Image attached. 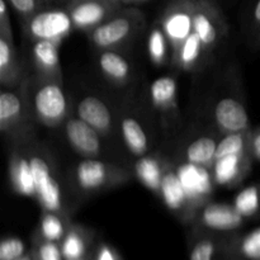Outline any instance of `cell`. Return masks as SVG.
Instances as JSON below:
<instances>
[{
	"label": "cell",
	"mask_w": 260,
	"mask_h": 260,
	"mask_svg": "<svg viewBox=\"0 0 260 260\" xmlns=\"http://www.w3.org/2000/svg\"><path fill=\"white\" fill-rule=\"evenodd\" d=\"M7 2L22 22L40 10L51 7L53 0H7Z\"/></svg>",
	"instance_id": "32"
},
{
	"label": "cell",
	"mask_w": 260,
	"mask_h": 260,
	"mask_svg": "<svg viewBox=\"0 0 260 260\" xmlns=\"http://www.w3.org/2000/svg\"><path fill=\"white\" fill-rule=\"evenodd\" d=\"M193 32L200 37L208 55L220 46L229 33V25L216 0H197Z\"/></svg>",
	"instance_id": "7"
},
{
	"label": "cell",
	"mask_w": 260,
	"mask_h": 260,
	"mask_svg": "<svg viewBox=\"0 0 260 260\" xmlns=\"http://www.w3.org/2000/svg\"><path fill=\"white\" fill-rule=\"evenodd\" d=\"M113 2H116V3H119V0H113ZM119 4H121V3H119Z\"/></svg>",
	"instance_id": "42"
},
{
	"label": "cell",
	"mask_w": 260,
	"mask_h": 260,
	"mask_svg": "<svg viewBox=\"0 0 260 260\" xmlns=\"http://www.w3.org/2000/svg\"><path fill=\"white\" fill-rule=\"evenodd\" d=\"M145 14L135 7H122L95 29L86 33L96 51L124 50L145 28Z\"/></svg>",
	"instance_id": "4"
},
{
	"label": "cell",
	"mask_w": 260,
	"mask_h": 260,
	"mask_svg": "<svg viewBox=\"0 0 260 260\" xmlns=\"http://www.w3.org/2000/svg\"><path fill=\"white\" fill-rule=\"evenodd\" d=\"M63 135L69 146L74 152L81 157H99L103 152V141L93 127L79 118L75 113H71L65 121Z\"/></svg>",
	"instance_id": "13"
},
{
	"label": "cell",
	"mask_w": 260,
	"mask_h": 260,
	"mask_svg": "<svg viewBox=\"0 0 260 260\" xmlns=\"http://www.w3.org/2000/svg\"><path fill=\"white\" fill-rule=\"evenodd\" d=\"M253 129V128H251ZM251 129L235 134H226L218 140L216 159L236 154H250V134Z\"/></svg>",
	"instance_id": "29"
},
{
	"label": "cell",
	"mask_w": 260,
	"mask_h": 260,
	"mask_svg": "<svg viewBox=\"0 0 260 260\" xmlns=\"http://www.w3.org/2000/svg\"><path fill=\"white\" fill-rule=\"evenodd\" d=\"M25 79L23 65L18 57L14 37L0 35V84L2 88H15Z\"/></svg>",
	"instance_id": "21"
},
{
	"label": "cell",
	"mask_w": 260,
	"mask_h": 260,
	"mask_svg": "<svg viewBox=\"0 0 260 260\" xmlns=\"http://www.w3.org/2000/svg\"><path fill=\"white\" fill-rule=\"evenodd\" d=\"M63 7L70 15L75 30L86 35L106 22L123 5L113 0H66Z\"/></svg>",
	"instance_id": "10"
},
{
	"label": "cell",
	"mask_w": 260,
	"mask_h": 260,
	"mask_svg": "<svg viewBox=\"0 0 260 260\" xmlns=\"http://www.w3.org/2000/svg\"><path fill=\"white\" fill-rule=\"evenodd\" d=\"M36 122L25 93L24 80L15 88H3L0 94V131L12 147L37 141Z\"/></svg>",
	"instance_id": "3"
},
{
	"label": "cell",
	"mask_w": 260,
	"mask_h": 260,
	"mask_svg": "<svg viewBox=\"0 0 260 260\" xmlns=\"http://www.w3.org/2000/svg\"><path fill=\"white\" fill-rule=\"evenodd\" d=\"M250 155L254 161H260V127L251 129Z\"/></svg>",
	"instance_id": "36"
},
{
	"label": "cell",
	"mask_w": 260,
	"mask_h": 260,
	"mask_svg": "<svg viewBox=\"0 0 260 260\" xmlns=\"http://www.w3.org/2000/svg\"><path fill=\"white\" fill-rule=\"evenodd\" d=\"M208 56L202 41L192 32L173 55L172 66L185 73H198L205 68Z\"/></svg>",
	"instance_id": "22"
},
{
	"label": "cell",
	"mask_w": 260,
	"mask_h": 260,
	"mask_svg": "<svg viewBox=\"0 0 260 260\" xmlns=\"http://www.w3.org/2000/svg\"><path fill=\"white\" fill-rule=\"evenodd\" d=\"M93 255H94V250L91 251V253L89 254V255L84 256V258H80V259H73V260H93Z\"/></svg>",
	"instance_id": "40"
},
{
	"label": "cell",
	"mask_w": 260,
	"mask_h": 260,
	"mask_svg": "<svg viewBox=\"0 0 260 260\" xmlns=\"http://www.w3.org/2000/svg\"><path fill=\"white\" fill-rule=\"evenodd\" d=\"M236 210L245 218L255 217L260 213V184H254L241 190L234 202Z\"/></svg>",
	"instance_id": "30"
},
{
	"label": "cell",
	"mask_w": 260,
	"mask_h": 260,
	"mask_svg": "<svg viewBox=\"0 0 260 260\" xmlns=\"http://www.w3.org/2000/svg\"><path fill=\"white\" fill-rule=\"evenodd\" d=\"M147 2H150V0H119L121 5H123V7H134V5L144 4Z\"/></svg>",
	"instance_id": "38"
},
{
	"label": "cell",
	"mask_w": 260,
	"mask_h": 260,
	"mask_svg": "<svg viewBox=\"0 0 260 260\" xmlns=\"http://www.w3.org/2000/svg\"><path fill=\"white\" fill-rule=\"evenodd\" d=\"M24 86L30 111L37 124L47 128H57L73 113L63 89V81L33 74L25 76Z\"/></svg>",
	"instance_id": "2"
},
{
	"label": "cell",
	"mask_w": 260,
	"mask_h": 260,
	"mask_svg": "<svg viewBox=\"0 0 260 260\" xmlns=\"http://www.w3.org/2000/svg\"><path fill=\"white\" fill-rule=\"evenodd\" d=\"M93 260H121V256L111 245L101 243L94 248Z\"/></svg>",
	"instance_id": "35"
},
{
	"label": "cell",
	"mask_w": 260,
	"mask_h": 260,
	"mask_svg": "<svg viewBox=\"0 0 260 260\" xmlns=\"http://www.w3.org/2000/svg\"><path fill=\"white\" fill-rule=\"evenodd\" d=\"M217 136L215 134H201L188 140L182 155L189 164L198 168L211 169L216 160V151L218 145Z\"/></svg>",
	"instance_id": "23"
},
{
	"label": "cell",
	"mask_w": 260,
	"mask_h": 260,
	"mask_svg": "<svg viewBox=\"0 0 260 260\" xmlns=\"http://www.w3.org/2000/svg\"><path fill=\"white\" fill-rule=\"evenodd\" d=\"M253 162L254 159L249 152L218 157L213 162V167L211 168L213 180L216 184L221 187H236L250 173Z\"/></svg>",
	"instance_id": "18"
},
{
	"label": "cell",
	"mask_w": 260,
	"mask_h": 260,
	"mask_svg": "<svg viewBox=\"0 0 260 260\" xmlns=\"http://www.w3.org/2000/svg\"><path fill=\"white\" fill-rule=\"evenodd\" d=\"M149 99L165 126H174L179 121L178 84L174 76L162 75L155 79L149 86Z\"/></svg>",
	"instance_id": "12"
},
{
	"label": "cell",
	"mask_w": 260,
	"mask_h": 260,
	"mask_svg": "<svg viewBox=\"0 0 260 260\" xmlns=\"http://www.w3.org/2000/svg\"><path fill=\"white\" fill-rule=\"evenodd\" d=\"M117 129L124 146L136 157L149 155L152 149V140L146 124L131 109H124L117 117Z\"/></svg>",
	"instance_id": "14"
},
{
	"label": "cell",
	"mask_w": 260,
	"mask_h": 260,
	"mask_svg": "<svg viewBox=\"0 0 260 260\" xmlns=\"http://www.w3.org/2000/svg\"><path fill=\"white\" fill-rule=\"evenodd\" d=\"M9 8L7 0H0V35L13 36Z\"/></svg>",
	"instance_id": "34"
},
{
	"label": "cell",
	"mask_w": 260,
	"mask_h": 260,
	"mask_svg": "<svg viewBox=\"0 0 260 260\" xmlns=\"http://www.w3.org/2000/svg\"><path fill=\"white\" fill-rule=\"evenodd\" d=\"M229 236L192 228L188 236V259L230 260L228 254Z\"/></svg>",
	"instance_id": "16"
},
{
	"label": "cell",
	"mask_w": 260,
	"mask_h": 260,
	"mask_svg": "<svg viewBox=\"0 0 260 260\" xmlns=\"http://www.w3.org/2000/svg\"><path fill=\"white\" fill-rule=\"evenodd\" d=\"M17 260H36V259H35V255H33L32 250H30V251H27L24 255L20 256V258H18Z\"/></svg>",
	"instance_id": "39"
},
{
	"label": "cell",
	"mask_w": 260,
	"mask_h": 260,
	"mask_svg": "<svg viewBox=\"0 0 260 260\" xmlns=\"http://www.w3.org/2000/svg\"><path fill=\"white\" fill-rule=\"evenodd\" d=\"M136 164V173L139 179L156 194H160L165 174L170 167V162L157 155H145L139 157Z\"/></svg>",
	"instance_id": "25"
},
{
	"label": "cell",
	"mask_w": 260,
	"mask_h": 260,
	"mask_svg": "<svg viewBox=\"0 0 260 260\" xmlns=\"http://www.w3.org/2000/svg\"><path fill=\"white\" fill-rule=\"evenodd\" d=\"M197 0H169L159 17L162 29L173 47V55L193 32Z\"/></svg>",
	"instance_id": "9"
},
{
	"label": "cell",
	"mask_w": 260,
	"mask_h": 260,
	"mask_svg": "<svg viewBox=\"0 0 260 260\" xmlns=\"http://www.w3.org/2000/svg\"><path fill=\"white\" fill-rule=\"evenodd\" d=\"M9 182L12 189L23 197L35 196L33 173L27 146L12 147L9 155Z\"/></svg>",
	"instance_id": "20"
},
{
	"label": "cell",
	"mask_w": 260,
	"mask_h": 260,
	"mask_svg": "<svg viewBox=\"0 0 260 260\" xmlns=\"http://www.w3.org/2000/svg\"><path fill=\"white\" fill-rule=\"evenodd\" d=\"M147 53L150 61L156 66L172 65L173 47L159 20L152 24L147 36Z\"/></svg>",
	"instance_id": "27"
},
{
	"label": "cell",
	"mask_w": 260,
	"mask_h": 260,
	"mask_svg": "<svg viewBox=\"0 0 260 260\" xmlns=\"http://www.w3.org/2000/svg\"><path fill=\"white\" fill-rule=\"evenodd\" d=\"M74 113L103 137L111 136L117 129V117L107 102L99 96L86 95L79 99Z\"/></svg>",
	"instance_id": "15"
},
{
	"label": "cell",
	"mask_w": 260,
	"mask_h": 260,
	"mask_svg": "<svg viewBox=\"0 0 260 260\" xmlns=\"http://www.w3.org/2000/svg\"><path fill=\"white\" fill-rule=\"evenodd\" d=\"M251 27H253L255 36L260 30V0H256L251 10Z\"/></svg>",
	"instance_id": "37"
},
{
	"label": "cell",
	"mask_w": 260,
	"mask_h": 260,
	"mask_svg": "<svg viewBox=\"0 0 260 260\" xmlns=\"http://www.w3.org/2000/svg\"><path fill=\"white\" fill-rule=\"evenodd\" d=\"M25 146L32 164L35 184L33 198L37 201L41 210L71 216V210L66 202L65 190L61 183V174L51 151L38 141Z\"/></svg>",
	"instance_id": "1"
},
{
	"label": "cell",
	"mask_w": 260,
	"mask_h": 260,
	"mask_svg": "<svg viewBox=\"0 0 260 260\" xmlns=\"http://www.w3.org/2000/svg\"><path fill=\"white\" fill-rule=\"evenodd\" d=\"M71 225V216L63 215V213L57 212H48V211H42L38 222L37 229H36L35 236L41 239H45L48 241H55V243H61V240L65 236L66 231Z\"/></svg>",
	"instance_id": "28"
},
{
	"label": "cell",
	"mask_w": 260,
	"mask_h": 260,
	"mask_svg": "<svg viewBox=\"0 0 260 260\" xmlns=\"http://www.w3.org/2000/svg\"><path fill=\"white\" fill-rule=\"evenodd\" d=\"M96 66L104 79L116 86H126L134 80V63L124 50L98 51Z\"/></svg>",
	"instance_id": "17"
},
{
	"label": "cell",
	"mask_w": 260,
	"mask_h": 260,
	"mask_svg": "<svg viewBox=\"0 0 260 260\" xmlns=\"http://www.w3.org/2000/svg\"><path fill=\"white\" fill-rule=\"evenodd\" d=\"M30 250L36 260H65L60 243L45 240L38 236H33V246Z\"/></svg>",
	"instance_id": "31"
},
{
	"label": "cell",
	"mask_w": 260,
	"mask_h": 260,
	"mask_svg": "<svg viewBox=\"0 0 260 260\" xmlns=\"http://www.w3.org/2000/svg\"><path fill=\"white\" fill-rule=\"evenodd\" d=\"M228 254L230 260H260V226L229 236Z\"/></svg>",
	"instance_id": "26"
},
{
	"label": "cell",
	"mask_w": 260,
	"mask_h": 260,
	"mask_svg": "<svg viewBox=\"0 0 260 260\" xmlns=\"http://www.w3.org/2000/svg\"><path fill=\"white\" fill-rule=\"evenodd\" d=\"M255 47L260 48V30L258 32V35L255 36Z\"/></svg>",
	"instance_id": "41"
},
{
	"label": "cell",
	"mask_w": 260,
	"mask_h": 260,
	"mask_svg": "<svg viewBox=\"0 0 260 260\" xmlns=\"http://www.w3.org/2000/svg\"><path fill=\"white\" fill-rule=\"evenodd\" d=\"M244 222L245 217L234 205L207 202L198 208L190 223L193 229L228 236L238 234L244 226Z\"/></svg>",
	"instance_id": "8"
},
{
	"label": "cell",
	"mask_w": 260,
	"mask_h": 260,
	"mask_svg": "<svg viewBox=\"0 0 260 260\" xmlns=\"http://www.w3.org/2000/svg\"><path fill=\"white\" fill-rule=\"evenodd\" d=\"M27 253L24 241L17 236H5L0 243V260H17Z\"/></svg>",
	"instance_id": "33"
},
{
	"label": "cell",
	"mask_w": 260,
	"mask_h": 260,
	"mask_svg": "<svg viewBox=\"0 0 260 260\" xmlns=\"http://www.w3.org/2000/svg\"><path fill=\"white\" fill-rule=\"evenodd\" d=\"M71 177L79 192L94 194L126 184L132 178V173L98 157H84L73 168Z\"/></svg>",
	"instance_id": "5"
},
{
	"label": "cell",
	"mask_w": 260,
	"mask_h": 260,
	"mask_svg": "<svg viewBox=\"0 0 260 260\" xmlns=\"http://www.w3.org/2000/svg\"><path fill=\"white\" fill-rule=\"evenodd\" d=\"M20 23L23 35L30 42L53 41L62 45L70 33L75 30L65 7H48Z\"/></svg>",
	"instance_id": "6"
},
{
	"label": "cell",
	"mask_w": 260,
	"mask_h": 260,
	"mask_svg": "<svg viewBox=\"0 0 260 260\" xmlns=\"http://www.w3.org/2000/svg\"><path fill=\"white\" fill-rule=\"evenodd\" d=\"M94 233L90 229L79 223L71 222L61 240L60 246L65 260L80 259L89 255L94 250Z\"/></svg>",
	"instance_id": "24"
},
{
	"label": "cell",
	"mask_w": 260,
	"mask_h": 260,
	"mask_svg": "<svg viewBox=\"0 0 260 260\" xmlns=\"http://www.w3.org/2000/svg\"><path fill=\"white\" fill-rule=\"evenodd\" d=\"M212 117L213 123L221 135L251 129L245 102L238 94L221 95L213 106Z\"/></svg>",
	"instance_id": "11"
},
{
	"label": "cell",
	"mask_w": 260,
	"mask_h": 260,
	"mask_svg": "<svg viewBox=\"0 0 260 260\" xmlns=\"http://www.w3.org/2000/svg\"><path fill=\"white\" fill-rule=\"evenodd\" d=\"M30 43V56L36 75L63 81L60 62V43L53 41H35Z\"/></svg>",
	"instance_id": "19"
}]
</instances>
